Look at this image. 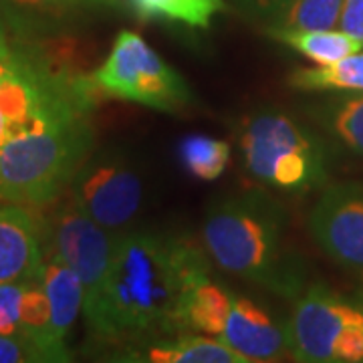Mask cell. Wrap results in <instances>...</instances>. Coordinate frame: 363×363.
Wrapping results in <instances>:
<instances>
[{"label":"cell","mask_w":363,"mask_h":363,"mask_svg":"<svg viewBox=\"0 0 363 363\" xmlns=\"http://www.w3.org/2000/svg\"><path fill=\"white\" fill-rule=\"evenodd\" d=\"M220 339L250 362H277L289 351V331L252 298L234 295Z\"/></svg>","instance_id":"12"},{"label":"cell","mask_w":363,"mask_h":363,"mask_svg":"<svg viewBox=\"0 0 363 363\" xmlns=\"http://www.w3.org/2000/svg\"><path fill=\"white\" fill-rule=\"evenodd\" d=\"M40 285L51 307L52 335L59 343L67 345V337L77 321L79 313L83 311V303H85L83 285L79 281L77 272L65 260H61L51 252H45Z\"/></svg>","instance_id":"14"},{"label":"cell","mask_w":363,"mask_h":363,"mask_svg":"<svg viewBox=\"0 0 363 363\" xmlns=\"http://www.w3.org/2000/svg\"><path fill=\"white\" fill-rule=\"evenodd\" d=\"M202 247L220 271L283 298L307 289V267L286 238L283 204L260 188L224 196L208 208Z\"/></svg>","instance_id":"2"},{"label":"cell","mask_w":363,"mask_h":363,"mask_svg":"<svg viewBox=\"0 0 363 363\" xmlns=\"http://www.w3.org/2000/svg\"><path fill=\"white\" fill-rule=\"evenodd\" d=\"M145 18H168L188 26L206 28L224 9L222 0H131Z\"/></svg>","instance_id":"22"},{"label":"cell","mask_w":363,"mask_h":363,"mask_svg":"<svg viewBox=\"0 0 363 363\" xmlns=\"http://www.w3.org/2000/svg\"><path fill=\"white\" fill-rule=\"evenodd\" d=\"M242 168L255 182L289 194H305L327 180L325 142L297 117L259 109L238 130Z\"/></svg>","instance_id":"4"},{"label":"cell","mask_w":363,"mask_h":363,"mask_svg":"<svg viewBox=\"0 0 363 363\" xmlns=\"http://www.w3.org/2000/svg\"><path fill=\"white\" fill-rule=\"evenodd\" d=\"M143 198L138 164L116 147L93 150L69 186V200L111 233H123L140 216Z\"/></svg>","instance_id":"9"},{"label":"cell","mask_w":363,"mask_h":363,"mask_svg":"<svg viewBox=\"0 0 363 363\" xmlns=\"http://www.w3.org/2000/svg\"><path fill=\"white\" fill-rule=\"evenodd\" d=\"M319 119L341 145L363 157V93H350L323 105Z\"/></svg>","instance_id":"20"},{"label":"cell","mask_w":363,"mask_h":363,"mask_svg":"<svg viewBox=\"0 0 363 363\" xmlns=\"http://www.w3.org/2000/svg\"><path fill=\"white\" fill-rule=\"evenodd\" d=\"M234 2L248 21L269 28L277 23V18L281 14L285 13V9L293 0H234Z\"/></svg>","instance_id":"25"},{"label":"cell","mask_w":363,"mask_h":363,"mask_svg":"<svg viewBox=\"0 0 363 363\" xmlns=\"http://www.w3.org/2000/svg\"><path fill=\"white\" fill-rule=\"evenodd\" d=\"M142 359L152 363H248L222 339L194 331L157 341L143 351Z\"/></svg>","instance_id":"15"},{"label":"cell","mask_w":363,"mask_h":363,"mask_svg":"<svg viewBox=\"0 0 363 363\" xmlns=\"http://www.w3.org/2000/svg\"><path fill=\"white\" fill-rule=\"evenodd\" d=\"M291 87L301 91L363 93V49L333 65L303 67L289 75Z\"/></svg>","instance_id":"18"},{"label":"cell","mask_w":363,"mask_h":363,"mask_svg":"<svg viewBox=\"0 0 363 363\" xmlns=\"http://www.w3.org/2000/svg\"><path fill=\"white\" fill-rule=\"evenodd\" d=\"M309 230L329 259L363 279V182L329 186L313 206Z\"/></svg>","instance_id":"10"},{"label":"cell","mask_w":363,"mask_h":363,"mask_svg":"<svg viewBox=\"0 0 363 363\" xmlns=\"http://www.w3.org/2000/svg\"><path fill=\"white\" fill-rule=\"evenodd\" d=\"M274 39L301 52L315 65H333L353 52L362 51L363 43L343 28L327 30H274Z\"/></svg>","instance_id":"17"},{"label":"cell","mask_w":363,"mask_h":363,"mask_svg":"<svg viewBox=\"0 0 363 363\" xmlns=\"http://www.w3.org/2000/svg\"><path fill=\"white\" fill-rule=\"evenodd\" d=\"M343 2L345 0H293L277 23L267 28V33L337 28Z\"/></svg>","instance_id":"21"},{"label":"cell","mask_w":363,"mask_h":363,"mask_svg":"<svg viewBox=\"0 0 363 363\" xmlns=\"http://www.w3.org/2000/svg\"><path fill=\"white\" fill-rule=\"evenodd\" d=\"M93 152L87 116H75L0 145V200L47 208L69 190Z\"/></svg>","instance_id":"3"},{"label":"cell","mask_w":363,"mask_h":363,"mask_svg":"<svg viewBox=\"0 0 363 363\" xmlns=\"http://www.w3.org/2000/svg\"><path fill=\"white\" fill-rule=\"evenodd\" d=\"M0 363H61L43 341L33 335H0Z\"/></svg>","instance_id":"23"},{"label":"cell","mask_w":363,"mask_h":363,"mask_svg":"<svg viewBox=\"0 0 363 363\" xmlns=\"http://www.w3.org/2000/svg\"><path fill=\"white\" fill-rule=\"evenodd\" d=\"M178 156L190 176L198 180L214 182L224 174L230 162V145L218 138L192 133L178 143Z\"/></svg>","instance_id":"19"},{"label":"cell","mask_w":363,"mask_h":363,"mask_svg":"<svg viewBox=\"0 0 363 363\" xmlns=\"http://www.w3.org/2000/svg\"><path fill=\"white\" fill-rule=\"evenodd\" d=\"M43 264V222L26 206L0 200V283L40 281Z\"/></svg>","instance_id":"11"},{"label":"cell","mask_w":363,"mask_h":363,"mask_svg":"<svg viewBox=\"0 0 363 363\" xmlns=\"http://www.w3.org/2000/svg\"><path fill=\"white\" fill-rule=\"evenodd\" d=\"M339 28L363 43V0H345L339 18Z\"/></svg>","instance_id":"26"},{"label":"cell","mask_w":363,"mask_h":363,"mask_svg":"<svg viewBox=\"0 0 363 363\" xmlns=\"http://www.w3.org/2000/svg\"><path fill=\"white\" fill-rule=\"evenodd\" d=\"M234 295L214 283L210 274L200 279L186 295L182 307V333L194 331L220 339Z\"/></svg>","instance_id":"16"},{"label":"cell","mask_w":363,"mask_h":363,"mask_svg":"<svg viewBox=\"0 0 363 363\" xmlns=\"http://www.w3.org/2000/svg\"><path fill=\"white\" fill-rule=\"evenodd\" d=\"M11 9L26 14H69L87 9H101V6H113L116 0H4Z\"/></svg>","instance_id":"24"},{"label":"cell","mask_w":363,"mask_h":363,"mask_svg":"<svg viewBox=\"0 0 363 363\" xmlns=\"http://www.w3.org/2000/svg\"><path fill=\"white\" fill-rule=\"evenodd\" d=\"M33 335L59 357L69 362L71 353L51 331V307L40 281L0 283V335Z\"/></svg>","instance_id":"13"},{"label":"cell","mask_w":363,"mask_h":363,"mask_svg":"<svg viewBox=\"0 0 363 363\" xmlns=\"http://www.w3.org/2000/svg\"><path fill=\"white\" fill-rule=\"evenodd\" d=\"M89 104V83L69 81L13 51L0 57V145L69 117L87 116Z\"/></svg>","instance_id":"5"},{"label":"cell","mask_w":363,"mask_h":363,"mask_svg":"<svg viewBox=\"0 0 363 363\" xmlns=\"http://www.w3.org/2000/svg\"><path fill=\"white\" fill-rule=\"evenodd\" d=\"M45 252H51L77 272L85 291L83 315L93 329L104 307L107 279L116 250L117 234L91 220L71 200L61 204L43 222Z\"/></svg>","instance_id":"8"},{"label":"cell","mask_w":363,"mask_h":363,"mask_svg":"<svg viewBox=\"0 0 363 363\" xmlns=\"http://www.w3.org/2000/svg\"><path fill=\"white\" fill-rule=\"evenodd\" d=\"M289 351L303 363H363V293L307 285L286 323Z\"/></svg>","instance_id":"6"},{"label":"cell","mask_w":363,"mask_h":363,"mask_svg":"<svg viewBox=\"0 0 363 363\" xmlns=\"http://www.w3.org/2000/svg\"><path fill=\"white\" fill-rule=\"evenodd\" d=\"M11 49H9V45H6V40L2 37V33H0V57H4V55H9Z\"/></svg>","instance_id":"27"},{"label":"cell","mask_w":363,"mask_h":363,"mask_svg":"<svg viewBox=\"0 0 363 363\" xmlns=\"http://www.w3.org/2000/svg\"><path fill=\"white\" fill-rule=\"evenodd\" d=\"M91 81L95 89L113 99L166 113H176L192 101V91L184 77L133 30L117 35Z\"/></svg>","instance_id":"7"},{"label":"cell","mask_w":363,"mask_h":363,"mask_svg":"<svg viewBox=\"0 0 363 363\" xmlns=\"http://www.w3.org/2000/svg\"><path fill=\"white\" fill-rule=\"evenodd\" d=\"M208 274L204 247L182 234L119 233L104 307L91 333L101 341L180 335L186 295Z\"/></svg>","instance_id":"1"}]
</instances>
